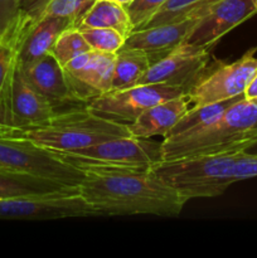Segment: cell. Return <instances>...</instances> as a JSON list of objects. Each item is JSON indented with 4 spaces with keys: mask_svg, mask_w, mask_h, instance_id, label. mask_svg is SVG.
<instances>
[{
    "mask_svg": "<svg viewBox=\"0 0 257 258\" xmlns=\"http://www.w3.org/2000/svg\"><path fill=\"white\" fill-rule=\"evenodd\" d=\"M125 136H130L127 125L98 117L83 106L60 111L42 126L20 130L17 138L49 150L75 151Z\"/></svg>",
    "mask_w": 257,
    "mask_h": 258,
    "instance_id": "4",
    "label": "cell"
},
{
    "mask_svg": "<svg viewBox=\"0 0 257 258\" xmlns=\"http://www.w3.org/2000/svg\"><path fill=\"white\" fill-rule=\"evenodd\" d=\"M180 95L185 93L179 88L146 83L127 88L110 90L92 98L86 107L98 117L128 125L151 106Z\"/></svg>",
    "mask_w": 257,
    "mask_h": 258,
    "instance_id": "7",
    "label": "cell"
},
{
    "mask_svg": "<svg viewBox=\"0 0 257 258\" xmlns=\"http://www.w3.org/2000/svg\"><path fill=\"white\" fill-rule=\"evenodd\" d=\"M0 171L32 174L78 186L86 174L44 149L23 138H0Z\"/></svg>",
    "mask_w": 257,
    "mask_h": 258,
    "instance_id": "6",
    "label": "cell"
},
{
    "mask_svg": "<svg viewBox=\"0 0 257 258\" xmlns=\"http://www.w3.org/2000/svg\"><path fill=\"white\" fill-rule=\"evenodd\" d=\"M87 217H100V214L83 199L78 189L62 193L0 199V219L47 221Z\"/></svg>",
    "mask_w": 257,
    "mask_h": 258,
    "instance_id": "8",
    "label": "cell"
},
{
    "mask_svg": "<svg viewBox=\"0 0 257 258\" xmlns=\"http://www.w3.org/2000/svg\"><path fill=\"white\" fill-rule=\"evenodd\" d=\"M22 12V0H0V39L13 32Z\"/></svg>",
    "mask_w": 257,
    "mask_h": 258,
    "instance_id": "28",
    "label": "cell"
},
{
    "mask_svg": "<svg viewBox=\"0 0 257 258\" xmlns=\"http://www.w3.org/2000/svg\"><path fill=\"white\" fill-rule=\"evenodd\" d=\"M244 97L246 98H257V71L252 80L249 81L246 91H244Z\"/></svg>",
    "mask_w": 257,
    "mask_h": 258,
    "instance_id": "30",
    "label": "cell"
},
{
    "mask_svg": "<svg viewBox=\"0 0 257 258\" xmlns=\"http://www.w3.org/2000/svg\"><path fill=\"white\" fill-rule=\"evenodd\" d=\"M244 96H238V97L229 98V100L219 101V102L214 103H207V105L201 106H193L189 107V110L181 116L180 120L176 122L173 130L168 135V138H178V136L188 135V134L193 133V131L198 130V128L203 127L204 125L213 121L214 118L218 117L222 112L227 110L231 105L241 100Z\"/></svg>",
    "mask_w": 257,
    "mask_h": 258,
    "instance_id": "23",
    "label": "cell"
},
{
    "mask_svg": "<svg viewBox=\"0 0 257 258\" xmlns=\"http://www.w3.org/2000/svg\"><path fill=\"white\" fill-rule=\"evenodd\" d=\"M217 0H168L158 14L144 28L154 25L165 24V23L178 22L185 18H197L198 19L204 10Z\"/></svg>",
    "mask_w": 257,
    "mask_h": 258,
    "instance_id": "24",
    "label": "cell"
},
{
    "mask_svg": "<svg viewBox=\"0 0 257 258\" xmlns=\"http://www.w3.org/2000/svg\"><path fill=\"white\" fill-rule=\"evenodd\" d=\"M236 154L237 151H227L169 159L156 163L150 170L185 203L196 198H214L236 183L232 174Z\"/></svg>",
    "mask_w": 257,
    "mask_h": 258,
    "instance_id": "3",
    "label": "cell"
},
{
    "mask_svg": "<svg viewBox=\"0 0 257 258\" xmlns=\"http://www.w3.org/2000/svg\"><path fill=\"white\" fill-rule=\"evenodd\" d=\"M254 2V5H256V8H257V0H253Z\"/></svg>",
    "mask_w": 257,
    "mask_h": 258,
    "instance_id": "35",
    "label": "cell"
},
{
    "mask_svg": "<svg viewBox=\"0 0 257 258\" xmlns=\"http://www.w3.org/2000/svg\"><path fill=\"white\" fill-rule=\"evenodd\" d=\"M72 27H76V23L66 18L43 17L29 20L22 12L19 18V62L25 64L50 53L60 33Z\"/></svg>",
    "mask_w": 257,
    "mask_h": 258,
    "instance_id": "16",
    "label": "cell"
},
{
    "mask_svg": "<svg viewBox=\"0 0 257 258\" xmlns=\"http://www.w3.org/2000/svg\"><path fill=\"white\" fill-rule=\"evenodd\" d=\"M115 2H117L118 4H121V5H123V7H128V5L131 4V3L134 2V0H115Z\"/></svg>",
    "mask_w": 257,
    "mask_h": 258,
    "instance_id": "33",
    "label": "cell"
},
{
    "mask_svg": "<svg viewBox=\"0 0 257 258\" xmlns=\"http://www.w3.org/2000/svg\"><path fill=\"white\" fill-rule=\"evenodd\" d=\"M78 27L110 28L127 38L134 30L128 13L115 0H96L78 22Z\"/></svg>",
    "mask_w": 257,
    "mask_h": 258,
    "instance_id": "20",
    "label": "cell"
},
{
    "mask_svg": "<svg viewBox=\"0 0 257 258\" xmlns=\"http://www.w3.org/2000/svg\"><path fill=\"white\" fill-rule=\"evenodd\" d=\"M166 2L168 0H134L128 7H126L134 25V30L145 27L153 17L158 14Z\"/></svg>",
    "mask_w": 257,
    "mask_h": 258,
    "instance_id": "27",
    "label": "cell"
},
{
    "mask_svg": "<svg viewBox=\"0 0 257 258\" xmlns=\"http://www.w3.org/2000/svg\"><path fill=\"white\" fill-rule=\"evenodd\" d=\"M190 106L191 100L186 93L156 103L144 111L134 122L128 123V134L134 138L143 139H151L154 136L168 138L174 126Z\"/></svg>",
    "mask_w": 257,
    "mask_h": 258,
    "instance_id": "17",
    "label": "cell"
},
{
    "mask_svg": "<svg viewBox=\"0 0 257 258\" xmlns=\"http://www.w3.org/2000/svg\"><path fill=\"white\" fill-rule=\"evenodd\" d=\"M30 2V0H22V7L23 8H24L25 7V5H27L28 4V3H29Z\"/></svg>",
    "mask_w": 257,
    "mask_h": 258,
    "instance_id": "34",
    "label": "cell"
},
{
    "mask_svg": "<svg viewBox=\"0 0 257 258\" xmlns=\"http://www.w3.org/2000/svg\"><path fill=\"white\" fill-rule=\"evenodd\" d=\"M78 29L81 30L83 38L88 43L91 49L93 50L116 53L125 44L126 38L116 30L110 29V28L78 27Z\"/></svg>",
    "mask_w": 257,
    "mask_h": 258,
    "instance_id": "26",
    "label": "cell"
},
{
    "mask_svg": "<svg viewBox=\"0 0 257 258\" xmlns=\"http://www.w3.org/2000/svg\"><path fill=\"white\" fill-rule=\"evenodd\" d=\"M20 66L28 82L44 96L58 112L86 106L75 97L65 70L50 53L25 64L20 63Z\"/></svg>",
    "mask_w": 257,
    "mask_h": 258,
    "instance_id": "13",
    "label": "cell"
},
{
    "mask_svg": "<svg viewBox=\"0 0 257 258\" xmlns=\"http://www.w3.org/2000/svg\"><path fill=\"white\" fill-rule=\"evenodd\" d=\"M52 151L85 174L135 173L149 170L163 160V141L125 136L80 150Z\"/></svg>",
    "mask_w": 257,
    "mask_h": 258,
    "instance_id": "5",
    "label": "cell"
},
{
    "mask_svg": "<svg viewBox=\"0 0 257 258\" xmlns=\"http://www.w3.org/2000/svg\"><path fill=\"white\" fill-rule=\"evenodd\" d=\"M243 151H246V153H249V154H256L257 155V139L254 141H252V143L249 144Z\"/></svg>",
    "mask_w": 257,
    "mask_h": 258,
    "instance_id": "32",
    "label": "cell"
},
{
    "mask_svg": "<svg viewBox=\"0 0 257 258\" xmlns=\"http://www.w3.org/2000/svg\"><path fill=\"white\" fill-rule=\"evenodd\" d=\"M257 139V98L242 97L203 127L164 139L163 160L244 150Z\"/></svg>",
    "mask_w": 257,
    "mask_h": 258,
    "instance_id": "2",
    "label": "cell"
},
{
    "mask_svg": "<svg viewBox=\"0 0 257 258\" xmlns=\"http://www.w3.org/2000/svg\"><path fill=\"white\" fill-rule=\"evenodd\" d=\"M77 189L78 186H70L60 181L32 175V174L0 171V199L62 193V191L77 190Z\"/></svg>",
    "mask_w": 257,
    "mask_h": 258,
    "instance_id": "19",
    "label": "cell"
},
{
    "mask_svg": "<svg viewBox=\"0 0 257 258\" xmlns=\"http://www.w3.org/2000/svg\"><path fill=\"white\" fill-rule=\"evenodd\" d=\"M257 14L253 0H217L197 19L185 42L213 49L221 38Z\"/></svg>",
    "mask_w": 257,
    "mask_h": 258,
    "instance_id": "11",
    "label": "cell"
},
{
    "mask_svg": "<svg viewBox=\"0 0 257 258\" xmlns=\"http://www.w3.org/2000/svg\"><path fill=\"white\" fill-rule=\"evenodd\" d=\"M150 66V59L143 50L122 47L115 53L111 90L136 86Z\"/></svg>",
    "mask_w": 257,
    "mask_h": 258,
    "instance_id": "21",
    "label": "cell"
},
{
    "mask_svg": "<svg viewBox=\"0 0 257 258\" xmlns=\"http://www.w3.org/2000/svg\"><path fill=\"white\" fill-rule=\"evenodd\" d=\"M212 49L183 42L166 57L151 64L138 85H166L188 95L212 67Z\"/></svg>",
    "mask_w": 257,
    "mask_h": 258,
    "instance_id": "9",
    "label": "cell"
},
{
    "mask_svg": "<svg viewBox=\"0 0 257 258\" xmlns=\"http://www.w3.org/2000/svg\"><path fill=\"white\" fill-rule=\"evenodd\" d=\"M115 53L88 50L63 66L68 85L83 105L111 90Z\"/></svg>",
    "mask_w": 257,
    "mask_h": 258,
    "instance_id": "12",
    "label": "cell"
},
{
    "mask_svg": "<svg viewBox=\"0 0 257 258\" xmlns=\"http://www.w3.org/2000/svg\"><path fill=\"white\" fill-rule=\"evenodd\" d=\"M57 108L24 77L19 59L12 91V126L19 130L38 127L52 120Z\"/></svg>",
    "mask_w": 257,
    "mask_h": 258,
    "instance_id": "14",
    "label": "cell"
},
{
    "mask_svg": "<svg viewBox=\"0 0 257 258\" xmlns=\"http://www.w3.org/2000/svg\"><path fill=\"white\" fill-rule=\"evenodd\" d=\"M233 179L234 181L257 176V155L241 150L237 151L233 161Z\"/></svg>",
    "mask_w": 257,
    "mask_h": 258,
    "instance_id": "29",
    "label": "cell"
},
{
    "mask_svg": "<svg viewBox=\"0 0 257 258\" xmlns=\"http://www.w3.org/2000/svg\"><path fill=\"white\" fill-rule=\"evenodd\" d=\"M257 47L231 63L214 60V64L188 93L193 106L219 102L244 96L249 81L257 71Z\"/></svg>",
    "mask_w": 257,
    "mask_h": 258,
    "instance_id": "10",
    "label": "cell"
},
{
    "mask_svg": "<svg viewBox=\"0 0 257 258\" xmlns=\"http://www.w3.org/2000/svg\"><path fill=\"white\" fill-rule=\"evenodd\" d=\"M19 38L18 20L13 32L0 39V125L4 126H12V91L18 64Z\"/></svg>",
    "mask_w": 257,
    "mask_h": 258,
    "instance_id": "18",
    "label": "cell"
},
{
    "mask_svg": "<svg viewBox=\"0 0 257 258\" xmlns=\"http://www.w3.org/2000/svg\"><path fill=\"white\" fill-rule=\"evenodd\" d=\"M196 23L197 18H185L178 22L133 30L126 38L123 47L143 50L154 64L185 42Z\"/></svg>",
    "mask_w": 257,
    "mask_h": 258,
    "instance_id": "15",
    "label": "cell"
},
{
    "mask_svg": "<svg viewBox=\"0 0 257 258\" xmlns=\"http://www.w3.org/2000/svg\"><path fill=\"white\" fill-rule=\"evenodd\" d=\"M88 50H91V47L83 38L81 30L78 28L72 27L60 33L50 50V54L63 67L73 58L88 52Z\"/></svg>",
    "mask_w": 257,
    "mask_h": 258,
    "instance_id": "25",
    "label": "cell"
},
{
    "mask_svg": "<svg viewBox=\"0 0 257 258\" xmlns=\"http://www.w3.org/2000/svg\"><path fill=\"white\" fill-rule=\"evenodd\" d=\"M96 0H30L23 13L29 20L43 17L66 18L76 23L77 27L81 18L87 13Z\"/></svg>",
    "mask_w": 257,
    "mask_h": 258,
    "instance_id": "22",
    "label": "cell"
},
{
    "mask_svg": "<svg viewBox=\"0 0 257 258\" xmlns=\"http://www.w3.org/2000/svg\"><path fill=\"white\" fill-rule=\"evenodd\" d=\"M100 217L150 214L175 217L185 202L149 169L135 173H90L78 185Z\"/></svg>",
    "mask_w": 257,
    "mask_h": 258,
    "instance_id": "1",
    "label": "cell"
},
{
    "mask_svg": "<svg viewBox=\"0 0 257 258\" xmlns=\"http://www.w3.org/2000/svg\"><path fill=\"white\" fill-rule=\"evenodd\" d=\"M19 128L12 127V126L0 125V138H17L19 135Z\"/></svg>",
    "mask_w": 257,
    "mask_h": 258,
    "instance_id": "31",
    "label": "cell"
}]
</instances>
